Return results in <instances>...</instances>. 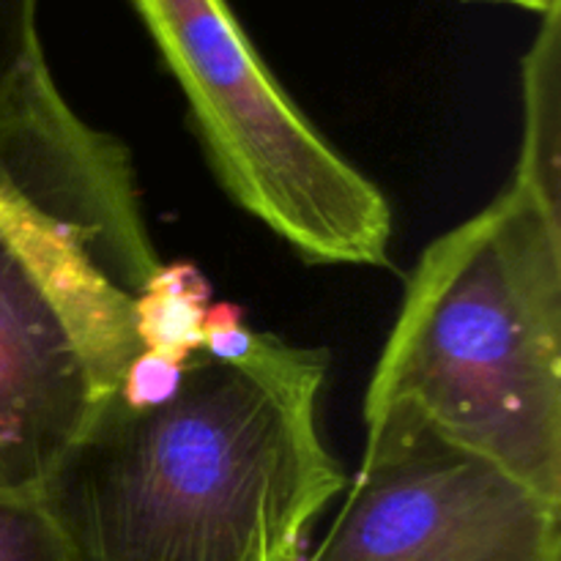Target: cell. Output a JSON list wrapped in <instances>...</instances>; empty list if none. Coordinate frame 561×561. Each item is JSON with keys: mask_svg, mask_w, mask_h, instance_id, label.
I'll list each match as a JSON object with an SVG mask.
<instances>
[{"mask_svg": "<svg viewBox=\"0 0 561 561\" xmlns=\"http://www.w3.org/2000/svg\"><path fill=\"white\" fill-rule=\"evenodd\" d=\"M137 354L135 296L0 192V493H42Z\"/></svg>", "mask_w": 561, "mask_h": 561, "instance_id": "4", "label": "cell"}, {"mask_svg": "<svg viewBox=\"0 0 561 561\" xmlns=\"http://www.w3.org/2000/svg\"><path fill=\"white\" fill-rule=\"evenodd\" d=\"M0 192L99 261H129L148 247L129 153L55 85L38 0H0Z\"/></svg>", "mask_w": 561, "mask_h": 561, "instance_id": "6", "label": "cell"}, {"mask_svg": "<svg viewBox=\"0 0 561 561\" xmlns=\"http://www.w3.org/2000/svg\"><path fill=\"white\" fill-rule=\"evenodd\" d=\"M359 474L299 561H559L561 504L460 447L409 403L365 409Z\"/></svg>", "mask_w": 561, "mask_h": 561, "instance_id": "5", "label": "cell"}, {"mask_svg": "<svg viewBox=\"0 0 561 561\" xmlns=\"http://www.w3.org/2000/svg\"><path fill=\"white\" fill-rule=\"evenodd\" d=\"M225 190L316 263L383 266L392 211L279 88L228 0H129Z\"/></svg>", "mask_w": 561, "mask_h": 561, "instance_id": "3", "label": "cell"}, {"mask_svg": "<svg viewBox=\"0 0 561 561\" xmlns=\"http://www.w3.org/2000/svg\"><path fill=\"white\" fill-rule=\"evenodd\" d=\"M0 561H75L38 496L0 493Z\"/></svg>", "mask_w": 561, "mask_h": 561, "instance_id": "8", "label": "cell"}, {"mask_svg": "<svg viewBox=\"0 0 561 561\" xmlns=\"http://www.w3.org/2000/svg\"><path fill=\"white\" fill-rule=\"evenodd\" d=\"M491 3H510V5H518V9H526V11H535V14H546L548 9H551L553 3H559V0H491Z\"/></svg>", "mask_w": 561, "mask_h": 561, "instance_id": "9", "label": "cell"}, {"mask_svg": "<svg viewBox=\"0 0 561 561\" xmlns=\"http://www.w3.org/2000/svg\"><path fill=\"white\" fill-rule=\"evenodd\" d=\"M561 0L542 14L540 33L524 58V142L515 181L529 186L542 203H559V69Z\"/></svg>", "mask_w": 561, "mask_h": 561, "instance_id": "7", "label": "cell"}, {"mask_svg": "<svg viewBox=\"0 0 561 561\" xmlns=\"http://www.w3.org/2000/svg\"><path fill=\"white\" fill-rule=\"evenodd\" d=\"M387 403L561 504V211L526 184L422 252L365 409Z\"/></svg>", "mask_w": 561, "mask_h": 561, "instance_id": "2", "label": "cell"}, {"mask_svg": "<svg viewBox=\"0 0 561 561\" xmlns=\"http://www.w3.org/2000/svg\"><path fill=\"white\" fill-rule=\"evenodd\" d=\"M140 354L38 499L75 561H299L345 474L318 425L327 359L252 332L170 268Z\"/></svg>", "mask_w": 561, "mask_h": 561, "instance_id": "1", "label": "cell"}]
</instances>
